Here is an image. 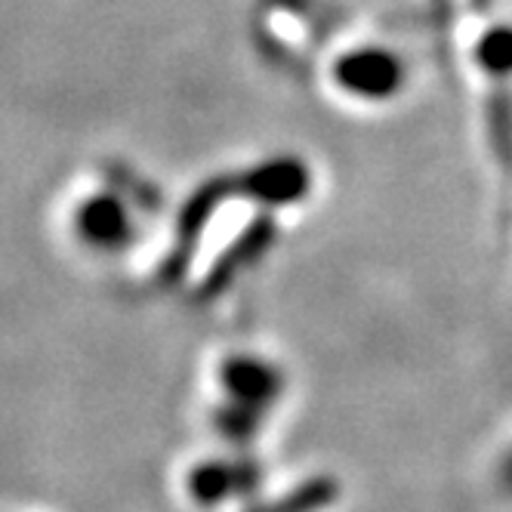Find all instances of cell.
<instances>
[{
	"label": "cell",
	"instance_id": "277c9868",
	"mask_svg": "<svg viewBox=\"0 0 512 512\" xmlns=\"http://www.w3.org/2000/svg\"><path fill=\"white\" fill-rule=\"evenodd\" d=\"M309 189V173L300 161H275L247 176V192L263 198L266 204H290L300 201Z\"/></svg>",
	"mask_w": 512,
	"mask_h": 512
},
{
	"label": "cell",
	"instance_id": "5b68a950",
	"mask_svg": "<svg viewBox=\"0 0 512 512\" xmlns=\"http://www.w3.org/2000/svg\"><path fill=\"white\" fill-rule=\"evenodd\" d=\"M241 472L229 463H204L198 469H192L189 475V491L198 503L213 506L219 500H229L241 485Z\"/></svg>",
	"mask_w": 512,
	"mask_h": 512
},
{
	"label": "cell",
	"instance_id": "52a82bcc",
	"mask_svg": "<svg viewBox=\"0 0 512 512\" xmlns=\"http://www.w3.org/2000/svg\"><path fill=\"white\" fill-rule=\"evenodd\" d=\"M506 482L512 485V457H509V463H506Z\"/></svg>",
	"mask_w": 512,
	"mask_h": 512
},
{
	"label": "cell",
	"instance_id": "7a4b0ae2",
	"mask_svg": "<svg viewBox=\"0 0 512 512\" xmlns=\"http://www.w3.org/2000/svg\"><path fill=\"white\" fill-rule=\"evenodd\" d=\"M75 232L81 244H87L96 253H118L133 241L130 207L112 192L90 195L87 201H81L75 213Z\"/></svg>",
	"mask_w": 512,
	"mask_h": 512
},
{
	"label": "cell",
	"instance_id": "8992f818",
	"mask_svg": "<svg viewBox=\"0 0 512 512\" xmlns=\"http://www.w3.org/2000/svg\"><path fill=\"white\" fill-rule=\"evenodd\" d=\"M479 59L491 71H512V31L503 28V31L488 34L479 50Z\"/></svg>",
	"mask_w": 512,
	"mask_h": 512
},
{
	"label": "cell",
	"instance_id": "6da1fadb",
	"mask_svg": "<svg viewBox=\"0 0 512 512\" xmlns=\"http://www.w3.org/2000/svg\"><path fill=\"white\" fill-rule=\"evenodd\" d=\"M334 78L343 93L368 102L392 99L405 84V65L398 56L380 47L355 50L334 65Z\"/></svg>",
	"mask_w": 512,
	"mask_h": 512
},
{
	"label": "cell",
	"instance_id": "3957f363",
	"mask_svg": "<svg viewBox=\"0 0 512 512\" xmlns=\"http://www.w3.org/2000/svg\"><path fill=\"white\" fill-rule=\"evenodd\" d=\"M219 383H223L229 395V405H241L260 414L281 392L278 368L256 355H232L223 368H219Z\"/></svg>",
	"mask_w": 512,
	"mask_h": 512
}]
</instances>
